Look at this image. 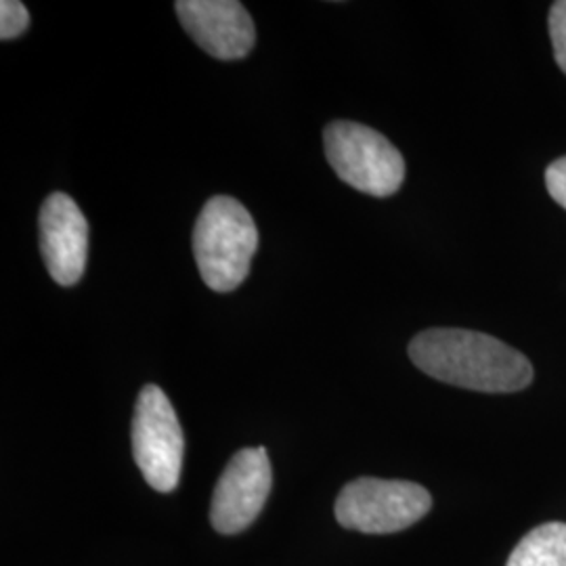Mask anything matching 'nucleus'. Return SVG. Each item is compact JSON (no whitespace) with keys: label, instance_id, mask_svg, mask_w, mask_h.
<instances>
[{"label":"nucleus","instance_id":"obj_8","mask_svg":"<svg viewBox=\"0 0 566 566\" xmlns=\"http://www.w3.org/2000/svg\"><path fill=\"white\" fill-rule=\"evenodd\" d=\"M41 252L51 277L60 285L81 282L88 256V223L67 193H51L41 208Z\"/></svg>","mask_w":566,"mask_h":566},{"label":"nucleus","instance_id":"obj_7","mask_svg":"<svg viewBox=\"0 0 566 566\" xmlns=\"http://www.w3.org/2000/svg\"><path fill=\"white\" fill-rule=\"evenodd\" d=\"M175 9L185 32L217 60H243L256 42L254 21L238 0H179Z\"/></svg>","mask_w":566,"mask_h":566},{"label":"nucleus","instance_id":"obj_5","mask_svg":"<svg viewBox=\"0 0 566 566\" xmlns=\"http://www.w3.org/2000/svg\"><path fill=\"white\" fill-rule=\"evenodd\" d=\"M130 437L135 462L149 486L160 493L177 489L185 439L177 411L160 386L147 385L139 392Z\"/></svg>","mask_w":566,"mask_h":566},{"label":"nucleus","instance_id":"obj_1","mask_svg":"<svg viewBox=\"0 0 566 566\" xmlns=\"http://www.w3.org/2000/svg\"><path fill=\"white\" fill-rule=\"evenodd\" d=\"M409 357L430 378L479 392H516L533 382V365L506 343L470 329H426Z\"/></svg>","mask_w":566,"mask_h":566},{"label":"nucleus","instance_id":"obj_3","mask_svg":"<svg viewBox=\"0 0 566 566\" xmlns=\"http://www.w3.org/2000/svg\"><path fill=\"white\" fill-rule=\"evenodd\" d=\"M324 145L327 163L353 189L388 198L403 185V156L378 130L357 122H332L325 126Z\"/></svg>","mask_w":566,"mask_h":566},{"label":"nucleus","instance_id":"obj_10","mask_svg":"<svg viewBox=\"0 0 566 566\" xmlns=\"http://www.w3.org/2000/svg\"><path fill=\"white\" fill-rule=\"evenodd\" d=\"M30 25V13L18 0L0 2V39L13 41L21 36Z\"/></svg>","mask_w":566,"mask_h":566},{"label":"nucleus","instance_id":"obj_9","mask_svg":"<svg viewBox=\"0 0 566 566\" xmlns=\"http://www.w3.org/2000/svg\"><path fill=\"white\" fill-rule=\"evenodd\" d=\"M506 566H566V525L546 523L528 531Z\"/></svg>","mask_w":566,"mask_h":566},{"label":"nucleus","instance_id":"obj_11","mask_svg":"<svg viewBox=\"0 0 566 566\" xmlns=\"http://www.w3.org/2000/svg\"><path fill=\"white\" fill-rule=\"evenodd\" d=\"M549 36L556 63L566 74V0L554 2L549 9Z\"/></svg>","mask_w":566,"mask_h":566},{"label":"nucleus","instance_id":"obj_2","mask_svg":"<svg viewBox=\"0 0 566 566\" xmlns=\"http://www.w3.org/2000/svg\"><path fill=\"white\" fill-rule=\"evenodd\" d=\"M259 248V229L242 203L210 198L193 229V254L203 283L214 292H233L250 273Z\"/></svg>","mask_w":566,"mask_h":566},{"label":"nucleus","instance_id":"obj_6","mask_svg":"<svg viewBox=\"0 0 566 566\" xmlns=\"http://www.w3.org/2000/svg\"><path fill=\"white\" fill-rule=\"evenodd\" d=\"M273 485V470L263 447L238 451L217 483L210 521L223 535L242 533L256 521Z\"/></svg>","mask_w":566,"mask_h":566},{"label":"nucleus","instance_id":"obj_12","mask_svg":"<svg viewBox=\"0 0 566 566\" xmlns=\"http://www.w3.org/2000/svg\"><path fill=\"white\" fill-rule=\"evenodd\" d=\"M547 193L566 210V156L547 166Z\"/></svg>","mask_w":566,"mask_h":566},{"label":"nucleus","instance_id":"obj_4","mask_svg":"<svg viewBox=\"0 0 566 566\" xmlns=\"http://www.w3.org/2000/svg\"><path fill=\"white\" fill-rule=\"evenodd\" d=\"M430 507L432 497L422 485L365 476L340 491L336 500V521L348 531L388 535L416 525Z\"/></svg>","mask_w":566,"mask_h":566}]
</instances>
